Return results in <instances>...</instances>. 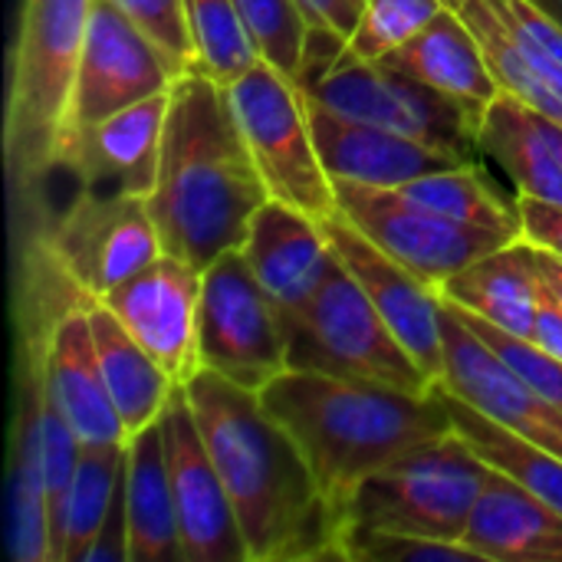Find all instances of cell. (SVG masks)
I'll return each mask as SVG.
<instances>
[{
	"instance_id": "5b68a950",
	"label": "cell",
	"mask_w": 562,
	"mask_h": 562,
	"mask_svg": "<svg viewBox=\"0 0 562 562\" xmlns=\"http://www.w3.org/2000/svg\"><path fill=\"white\" fill-rule=\"evenodd\" d=\"M487 471L491 464L454 428L398 454L369 474L342 507L339 560L349 543L375 533L461 543Z\"/></svg>"
},
{
	"instance_id": "ac0fdd59",
	"label": "cell",
	"mask_w": 562,
	"mask_h": 562,
	"mask_svg": "<svg viewBox=\"0 0 562 562\" xmlns=\"http://www.w3.org/2000/svg\"><path fill=\"white\" fill-rule=\"evenodd\" d=\"M168 105L171 89L148 95L79 132L66 168H72L89 191L148 198L158 181Z\"/></svg>"
},
{
	"instance_id": "4dcf8cb0",
	"label": "cell",
	"mask_w": 562,
	"mask_h": 562,
	"mask_svg": "<svg viewBox=\"0 0 562 562\" xmlns=\"http://www.w3.org/2000/svg\"><path fill=\"white\" fill-rule=\"evenodd\" d=\"M184 16L194 46V69L214 82L231 86L260 59L234 0H184Z\"/></svg>"
},
{
	"instance_id": "d6a6232c",
	"label": "cell",
	"mask_w": 562,
	"mask_h": 562,
	"mask_svg": "<svg viewBox=\"0 0 562 562\" xmlns=\"http://www.w3.org/2000/svg\"><path fill=\"white\" fill-rule=\"evenodd\" d=\"M234 3L260 59L296 79L310 43V23L300 3L296 0H234Z\"/></svg>"
},
{
	"instance_id": "7a4b0ae2",
	"label": "cell",
	"mask_w": 562,
	"mask_h": 562,
	"mask_svg": "<svg viewBox=\"0 0 562 562\" xmlns=\"http://www.w3.org/2000/svg\"><path fill=\"white\" fill-rule=\"evenodd\" d=\"M267 201L227 89L188 69L171 86L158 181L148 194L165 254L207 270L247 240L250 221Z\"/></svg>"
},
{
	"instance_id": "60d3db41",
	"label": "cell",
	"mask_w": 562,
	"mask_h": 562,
	"mask_svg": "<svg viewBox=\"0 0 562 562\" xmlns=\"http://www.w3.org/2000/svg\"><path fill=\"white\" fill-rule=\"evenodd\" d=\"M533 3H540V7L557 20V23H562V0H533Z\"/></svg>"
},
{
	"instance_id": "83f0119b",
	"label": "cell",
	"mask_w": 562,
	"mask_h": 562,
	"mask_svg": "<svg viewBox=\"0 0 562 562\" xmlns=\"http://www.w3.org/2000/svg\"><path fill=\"white\" fill-rule=\"evenodd\" d=\"M445 405L451 412V425L454 431L497 471L510 474L514 481H520L530 494H537L543 504H550L557 514H562V458L550 454L543 448H537L533 441L514 435L510 428L497 425L494 418L481 415L477 408H471L464 398L451 395L448 389H441Z\"/></svg>"
},
{
	"instance_id": "3957f363",
	"label": "cell",
	"mask_w": 562,
	"mask_h": 562,
	"mask_svg": "<svg viewBox=\"0 0 562 562\" xmlns=\"http://www.w3.org/2000/svg\"><path fill=\"white\" fill-rule=\"evenodd\" d=\"M260 398L303 451L323 497L339 517V533L342 507L369 474L454 428L441 385L431 392H405L362 379L286 369Z\"/></svg>"
},
{
	"instance_id": "5bb4252c",
	"label": "cell",
	"mask_w": 562,
	"mask_h": 562,
	"mask_svg": "<svg viewBox=\"0 0 562 562\" xmlns=\"http://www.w3.org/2000/svg\"><path fill=\"white\" fill-rule=\"evenodd\" d=\"M201 286L204 270L161 254L99 303L112 310L175 385H188L201 372Z\"/></svg>"
},
{
	"instance_id": "74e56055",
	"label": "cell",
	"mask_w": 562,
	"mask_h": 562,
	"mask_svg": "<svg viewBox=\"0 0 562 562\" xmlns=\"http://www.w3.org/2000/svg\"><path fill=\"white\" fill-rule=\"evenodd\" d=\"M310 30H326V33H336L342 40L352 36L359 16H362V7L366 0H296Z\"/></svg>"
},
{
	"instance_id": "f35d334b",
	"label": "cell",
	"mask_w": 562,
	"mask_h": 562,
	"mask_svg": "<svg viewBox=\"0 0 562 562\" xmlns=\"http://www.w3.org/2000/svg\"><path fill=\"white\" fill-rule=\"evenodd\" d=\"M533 342L540 349H547L550 356H557L562 362V310L543 293L540 296V310H537V329H533Z\"/></svg>"
},
{
	"instance_id": "30bf717a",
	"label": "cell",
	"mask_w": 562,
	"mask_h": 562,
	"mask_svg": "<svg viewBox=\"0 0 562 562\" xmlns=\"http://www.w3.org/2000/svg\"><path fill=\"white\" fill-rule=\"evenodd\" d=\"M43 244L89 303H99L165 254L148 198L89 188L46 231Z\"/></svg>"
},
{
	"instance_id": "2e32d148",
	"label": "cell",
	"mask_w": 562,
	"mask_h": 562,
	"mask_svg": "<svg viewBox=\"0 0 562 562\" xmlns=\"http://www.w3.org/2000/svg\"><path fill=\"white\" fill-rule=\"evenodd\" d=\"M445 333V382L451 395L464 398L481 415L562 458V408L533 392L461 316L441 300Z\"/></svg>"
},
{
	"instance_id": "e575fe53",
	"label": "cell",
	"mask_w": 562,
	"mask_h": 562,
	"mask_svg": "<svg viewBox=\"0 0 562 562\" xmlns=\"http://www.w3.org/2000/svg\"><path fill=\"white\" fill-rule=\"evenodd\" d=\"M171 63L178 72L194 69V46L188 33L184 0H112Z\"/></svg>"
},
{
	"instance_id": "8992f818",
	"label": "cell",
	"mask_w": 562,
	"mask_h": 562,
	"mask_svg": "<svg viewBox=\"0 0 562 562\" xmlns=\"http://www.w3.org/2000/svg\"><path fill=\"white\" fill-rule=\"evenodd\" d=\"M290 369L362 379L405 392H431V379L389 329L359 280L336 263L316 293L283 319Z\"/></svg>"
},
{
	"instance_id": "4fadbf2b",
	"label": "cell",
	"mask_w": 562,
	"mask_h": 562,
	"mask_svg": "<svg viewBox=\"0 0 562 562\" xmlns=\"http://www.w3.org/2000/svg\"><path fill=\"white\" fill-rule=\"evenodd\" d=\"M161 428L184 562H250L234 504L204 445L184 385L171 392L161 412Z\"/></svg>"
},
{
	"instance_id": "4316f807",
	"label": "cell",
	"mask_w": 562,
	"mask_h": 562,
	"mask_svg": "<svg viewBox=\"0 0 562 562\" xmlns=\"http://www.w3.org/2000/svg\"><path fill=\"white\" fill-rule=\"evenodd\" d=\"M125 477V445H82L53 514V562H89Z\"/></svg>"
},
{
	"instance_id": "484cf974",
	"label": "cell",
	"mask_w": 562,
	"mask_h": 562,
	"mask_svg": "<svg viewBox=\"0 0 562 562\" xmlns=\"http://www.w3.org/2000/svg\"><path fill=\"white\" fill-rule=\"evenodd\" d=\"M89 323H92V339H95V352H99V366H102L109 395H112L119 418L132 438L135 431H142L161 418V412L178 385L142 349V342L112 316L109 306L89 303Z\"/></svg>"
},
{
	"instance_id": "836d02e7",
	"label": "cell",
	"mask_w": 562,
	"mask_h": 562,
	"mask_svg": "<svg viewBox=\"0 0 562 562\" xmlns=\"http://www.w3.org/2000/svg\"><path fill=\"white\" fill-rule=\"evenodd\" d=\"M454 306V303H451ZM458 310V316L533 389V392H540L547 402H553L557 408H562V362L557 356H550L547 349H540L533 339H524V336H514V333H504L501 326H494V323H487V319H481V316H474V313H468V310H461V306H454Z\"/></svg>"
},
{
	"instance_id": "603a6c76",
	"label": "cell",
	"mask_w": 562,
	"mask_h": 562,
	"mask_svg": "<svg viewBox=\"0 0 562 562\" xmlns=\"http://www.w3.org/2000/svg\"><path fill=\"white\" fill-rule=\"evenodd\" d=\"M441 300L501 326L504 333L533 339L540 310V254L527 237L474 260L461 273L441 283Z\"/></svg>"
},
{
	"instance_id": "ba28073f",
	"label": "cell",
	"mask_w": 562,
	"mask_h": 562,
	"mask_svg": "<svg viewBox=\"0 0 562 562\" xmlns=\"http://www.w3.org/2000/svg\"><path fill=\"white\" fill-rule=\"evenodd\" d=\"M201 369L257 395L290 369L283 316L257 283L240 247L221 254L204 270Z\"/></svg>"
},
{
	"instance_id": "8d00e7d4",
	"label": "cell",
	"mask_w": 562,
	"mask_h": 562,
	"mask_svg": "<svg viewBox=\"0 0 562 562\" xmlns=\"http://www.w3.org/2000/svg\"><path fill=\"white\" fill-rule=\"evenodd\" d=\"M517 214H520L524 237L530 244H537L540 250H550V254L562 257L560 201H547V198H533V194H517Z\"/></svg>"
},
{
	"instance_id": "8fae6325",
	"label": "cell",
	"mask_w": 562,
	"mask_h": 562,
	"mask_svg": "<svg viewBox=\"0 0 562 562\" xmlns=\"http://www.w3.org/2000/svg\"><path fill=\"white\" fill-rule=\"evenodd\" d=\"M339 211L389 257L405 263L425 283L441 290L445 280L471 267L474 260L517 240L514 234L461 224L441 214H431L395 191L362 188L352 181H336Z\"/></svg>"
},
{
	"instance_id": "f546056e",
	"label": "cell",
	"mask_w": 562,
	"mask_h": 562,
	"mask_svg": "<svg viewBox=\"0 0 562 562\" xmlns=\"http://www.w3.org/2000/svg\"><path fill=\"white\" fill-rule=\"evenodd\" d=\"M7 553L13 562H53V514L30 431L13 422L7 461Z\"/></svg>"
},
{
	"instance_id": "d4e9b609",
	"label": "cell",
	"mask_w": 562,
	"mask_h": 562,
	"mask_svg": "<svg viewBox=\"0 0 562 562\" xmlns=\"http://www.w3.org/2000/svg\"><path fill=\"white\" fill-rule=\"evenodd\" d=\"M125 524L128 562L184 560L161 418L125 441Z\"/></svg>"
},
{
	"instance_id": "1f68e13d",
	"label": "cell",
	"mask_w": 562,
	"mask_h": 562,
	"mask_svg": "<svg viewBox=\"0 0 562 562\" xmlns=\"http://www.w3.org/2000/svg\"><path fill=\"white\" fill-rule=\"evenodd\" d=\"M441 10L445 0H366L362 16L352 36L346 40L339 59L333 63V69L385 59L412 36H418Z\"/></svg>"
},
{
	"instance_id": "d590c367",
	"label": "cell",
	"mask_w": 562,
	"mask_h": 562,
	"mask_svg": "<svg viewBox=\"0 0 562 562\" xmlns=\"http://www.w3.org/2000/svg\"><path fill=\"white\" fill-rule=\"evenodd\" d=\"M349 562H425V560H468L477 562V557L464 543H448V540H431V537H398V533H375L349 543L346 550Z\"/></svg>"
},
{
	"instance_id": "d6986e66",
	"label": "cell",
	"mask_w": 562,
	"mask_h": 562,
	"mask_svg": "<svg viewBox=\"0 0 562 562\" xmlns=\"http://www.w3.org/2000/svg\"><path fill=\"white\" fill-rule=\"evenodd\" d=\"M240 254L283 319L316 293L336 263L326 224L273 198L254 214Z\"/></svg>"
},
{
	"instance_id": "ffe728a7",
	"label": "cell",
	"mask_w": 562,
	"mask_h": 562,
	"mask_svg": "<svg viewBox=\"0 0 562 562\" xmlns=\"http://www.w3.org/2000/svg\"><path fill=\"white\" fill-rule=\"evenodd\" d=\"M43 379L53 405L63 412L69 428L82 445H125L128 431L119 418V408L109 395L92 323L89 303L66 310L43 346Z\"/></svg>"
},
{
	"instance_id": "7402d4cb",
	"label": "cell",
	"mask_w": 562,
	"mask_h": 562,
	"mask_svg": "<svg viewBox=\"0 0 562 562\" xmlns=\"http://www.w3.org/2000/svg\"><path fill=\"white\" fill-rule=\"evenodd\" d=\"M553 125L557 119L517 92L501 89V95L481 115V158L494 161L517 194L562 204V158L553 142Z\"/></svg>"
},
{
	"instance_id": "7c38bea8",
	"label": "cell",
	"mask_w": 562,
	"mask_h": 562,
	"mask_svg": "<svg viewBox=\"0 0 562 562\" xmlns=\"http://www.w3.org/2000/svg\"><path fill=\"white\" fill-rule=\"evenodd\" d=\"M178 76L184 72H178L175 63L112 0H92L69 105V148L79 132L171 89Z\"/></svg>"
},
{
	"instance_id": "b9f144b4",
	"label": "cell",
	"mask_w": 562,
	"mask_h": 562,
	"mask_svg": "<svg viewBox=\"0 0 562 562\" xmlns=\"http://www.w3.org/2000/svg\"><path fill=\"white\" fill-rule=\"evenodd\" d=\"M553 142H557V148H560V158H562V125L560 122L553 125Z\"/></svg>"
},
{
	"instance_id": "cb8c5ba5",
	"label": "cell",
	"mask_w": 562,
	"mask_h": 562,
	"mask_svg": "<svg viewBox=\"0 0 562 562\" xmlns=\"http://www.w3.org/2000/svg\"><path fill=\"white\" fill-rule=\"evenodd\" d=\"M382 63L428 82L431 89L458 99L477 115H484V109L504 89L477 36L448 3L418 36H412L405 46L389 53Z\"/></svg>"
},
{
	"instance_id": "ab89813d",
	"label": "cell",
	"mask_w": 562,
	"mask_h": 562,
	"mask_svg": "<svg viewBox=\"0 0 562 562\" xmlns=\"http://www.w3.org/2000/svg\"><path fill=\"white\" fill-rule=\"evenodd\" d=\"M537 254H540V286L562 310V257L540 250V247H537Z\"/></svg>"
},
{
	"instance_id": "9c48e42d",
	"label": "cell",
	"mask_w": 562,
	"mask_h": 562,
	"mask_svg": "<svg viewBox=\"0 0 562 562\" xmlns=\"http://www.w3.org/2000/svg\"><path fill=\"white\" fill-rule=\"evenodd\" d=\"M303 92L336 115L369 122L481 161V115L382 59L333 69Z\"/></svg>"
},
{
	"instance_id": "44dd1931",
	"label": "cell",
	"mask_w": 562,
	"mask_h": 562,
	"mask_svg": "<svg viewBox=\"0 0 562 562\" xmlns=\"http://www.w3.org/2000/svg\"><path fill=\"white\" fill-rule=\"evenodd\" d=\"M461 543L477 562H562V514L491 468Z\"/></svg>"
},
{
	"instance_id": "277c9868",
	"label": "cell",
	"mask_w": 562,
	"mask_h": 562,
	"mask_svg": "<svg viewBox=\"0 0 562 562\" xmlns=\"http://www.w3.org/2000/svg\"><path fill=\"white\" fill-rule=\"evenodd\" d=\"M92 0H20L7 69L3 155L16 194L66 168L69 105Z\"/></svg>"
},
{
	"instance_id": "6da1fadb",
	"label": "cell",
	"mask_w": 562,
	"mask_h": 562,
	"mask_svg": "<svg viewBox=\"0 0 562 562\" xmlns=\"http://www.w3.org/2000/svg\"><path fill=\"white\" fill-rule=\"evenodd\" d=\"M184 392L234 504L247 560H339V517L263 398L211 369H201Z\"/></svg>"
},
{
	"instance_id": "9a60e30c",
	"label": "cell",
	"mask_w": 562,
	"mask_h": 562,
	"mask_svg": "<svg viewBox=\"0 0 562 562\" xmlns=\"http://www.w3.org/2000/svg\"><path fill=\"white\" fill-rule=\"evenodd\" d=\"M326 224L329 244L342 267L359 280L369 293L389 329L408 349V356L422 366L431 385L445 382V333H441V296L431 283L412 273L405 263L389 257L379 244H372L342 211Z\"/></svg>"
},
{
	"instance_id": "52a82bcc",
	"label": "cell",
	"mask_w": 562,
	"mask_h": 562,
	"mask_svg": "<svg viewBox=\"0 0 562 562\" xmlns=\"http://www.w3.org/2000/svg\"><path fill=\"white\" fill-rule=\"evenodd\" d=\"M224 89L267 194L316 221L339 214L336 181L319 158L303 86L257 59Z\"/></svg>"
},
{
	"instance_id": "e0dca14e",
	"label": "cell",
	"mask_w": 562,
	"mask_h": 562,
	"mask_svg": "<svg viewBox=\"0 0 562 562\" xmlns=\"http://www.w3.org/2000/svg\"><path fill=\"white\" fill-rule=\"evenodd\" d=\"M313 138L319 148V158L333 181H352L362 188H385L395 191L422 175H435L445 168L471 165L474 158L438 148L369 122H356L346 115L329 112L326 105L313 102L306 95Z\"/></svg>"
},
{
	"instance_id": "f1b7e54d",
	"label": "cell",
	"mask_w": 562,
	"mask_h": 562,
	"mask_svg": "<svg viewBox=\"0 0 562 562\" xmlns=\"http://www.w3.org/2000/svg\"><path fill=\"white\" fill-rule=\"evenodd\" d=\"M395 194L431 211V214L524 237L517 198L507 201L504 191L497 188V181L481 168V161H471L461 168H445L435 175H422V178L395 188Z\"/></svg>"
}]
</instances>
